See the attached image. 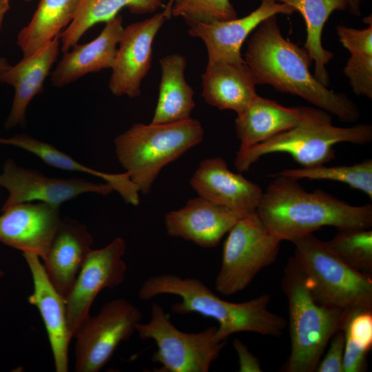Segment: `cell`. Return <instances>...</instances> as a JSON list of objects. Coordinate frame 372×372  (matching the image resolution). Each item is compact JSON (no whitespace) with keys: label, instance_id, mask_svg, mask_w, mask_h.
Masks as SVG:
<instances>
[{"label":"cell","instance_id":"9c48e42d","mask_svg":"<svg viewBox=\"0 0 372 372\" xmlns=\"http://www.w3.org/2000/svg\"><path fill=\"white\" fill-rule=\"evenodd\" d=\"M227 234L215 288L222 295L231 296L276 261L282 241L267 229L256 211L241 217Z\"/></svg>","mask_w":372,"mask_h":372},{"label":"cell","instance_id":"ffe728a7","mask_svg":"<svg viewBox=\"0 0 372 372\" xmlns=\"http://www.w3.org/2000/svg\"><path fill=\"white\" fill-rule=\"evenodd\" d=\"M92 244V236L85 225L70 218L61 220L43 264L50 280L65 300Z\"/></svg>","mask_w":372,"mask_h":372},{"label":"cell","instance_id":"4316f807","mask_svg":"<svg viewBox=\"0 0 372 372\" xmlns=\"http://www.w3.org/2000/svg\"><path fill=\"white\" fill-rule=\"evenodd\" d=\"M166 0H81L71 23L60 34L61 50L69 51L92 26L116 17L123 8L136 14L156 12Z\"/></svg>","mask_w":372,"mask_h":372},{"label":"cell","instance_id":"7c38bea8","mask_svg":"<svg viewBox=\"0 0 372 372\" xmlns=\"http://www.w3.org/2000/svg\"><path fill=\"white\" fill-rule=\"evenodd\" d=\"M0 187L8 192L1 210L14 205L41 202L60 206L86 193L106 196L114 191L108 183H97L81 178L48 177L37 170L18 166L7 160L0 173Z\"/></svg>","mask_w":372,"mask_h":372},{"label":"cell","instance_id":"5b68a950","mask_svg":"<svg viewBox=\"0 0 372 372\" xmlns=\"http://www.w3.org/2000/svg\"><path fill=\"white\" fill-rule=\"evenodd\" d=\"M196 119L161 124L135 123L114 139L118 161L138 192L147 194L161 169L203 139Z\"/></svg>","mask_w":372,"mask_h":372},{"label":"cell","instance_id":"44dd1931","mask_svg":"<svg viewBox=\"0 0 372 372\" xmlns=\"http://www.w3.org/2000/svg\"><path fill=\"white\" fill-rule=\"evenodd\" d=\"M60 43L59 34L0 73V82L12 85L14 90L12 107L5 123L7 129L25 123L27 107L32 99L43 92L45 79L57 59Z\"/></svg>","mask_w":372,"mask_h":372},{"label":"cell","instance_id":"f546056e","mask_svg":"<svg viewBox=\"0 0 372 372\" xmlns=\"http://www.w3.org/2000/svg\"><path fill=\"white\" fill-rule=\"evenodd\" d=\"M276 175H282L298 180L309 179L338 181L361 191L372 199V159H366L351 165L327 167L321 165L311 167L287 169Z\"/></svg>","mask_w":372,"mask_h":372},{"label":"cell","instance_id":"83f0119b","mask_svg":"<svg viewBox=\"0 0 372 372\" xmlns=\"http://www.w3.org/2000/svg\"><path fill=\"white\" fill-rule=\"evenodd\" d=\"M81 0H39L29 23L17 35V43L27 56L60 34L75 17Z\"/></svg>","mask_w":372,"mask_h":372},{"label":"cell","instance_id":"2e32d148","mask_svg":"<svg viewBox=\"0 0 372 372\" xmlns=\"http://www.w3.org/2000/svg\"><path fill=\"white\" fill-rule=\"evenodd\" d=\"M59 207L32 202L1 210L0 242L22 253L36 254L43 260L62 220Z\"/></svg>","mask_w":372,"mask_h":372},{"label":"cell","instance_id":"836d02e7","mask_svg":"<svg viewBox=\"0 0 372 372\" xmlns=\"http://www.w3.org/2000/svg\"><path fill=\"white\" fill-rule=\"evenodd\" d=\"M330 346L324 358L320 361L318 372H342V362L345 342L343 330L337 331L330 340Z\"/></svg>","mask_w":372,"mask_h":372},{"label":"cell","instance_id":"277c9868","mask_svg":"<svg viewBox=\"0 0 372 372\" xmlns=\"http://www.w3.org/2000/svg\"><path fill=\"white\" fill-rule=\"evenodd\" d=\"M281 288L288 301L291 340L282 371L314 372L331 337L343 329L349 309L318 304L293 256L285 266Z\"/></svg>","mask_w":372,"mask_h":372},{"label":"cell","instance_id":"f1b7e54d","mask_svg":"<svg viewBox=\"0 0 372 372\" xmlns=\"http://www.w3.org/2000/svg\"><path fill=\"white\" fill-rule=\"evenodd\" d=\"M366 28L344 25L336 27L342 46L350 52L343 72L353 92L358 96L372 99V23Z\"/></svg>","mask_w":372,"mask_h":372},{"label":"cell","instance_id":"e575fe53","mask_svg":"<svg viewBox=\"0 0 372 372\" xmlns=\"http://www.w3.org/2000/svg\"><path fill=\"white\" fill-rule=\"evenodd\" d=\"M368 352V350L345 336L342 372L365 371L367 367L366 356Z\"/></svg>","mask_w":372,"mask_h":372},{"label":"cell","instance_id":"4dcf8cb0","mask_svg":"<svg viewBox=\"0 0 372 372\" xmlns=\"http://www.w3.org/2000/svg\"><path fill=\"white\" fill-rule=\"evenodd\" d=\"M327 248L353 268L369 275L372 271V231L366 228L338 229L324 241Z\"/></svg>","mask_w":372,"mask_h":372},{"label":"cell","instance_id":"d590c367","mask_svg":"<svg viewBox=\"0 0 372 372\" xmlns=\"http://www.w3.org/2000/svg\"><path fill=\"white\" fill-rule=\"evenodd\" d=\"M233 346L239 359V371H262L259 360L249 351L244 343L238 339L235 338L233 342Z\"/></svg>","mask_w":372,"mask_h":372},{"label":"cell","instance_id":"ba28073f","mask_svg":"<svg viewBox=\"0 0 372 372\" xmlns=\"http://www.w3.org/2000/svg\"><path fill=\"white\" fill-rule=\"evenodd\" d=\"M136 331L141 340L155 342L151 360L160 364L158 372H208L226 343L218 339L216 327L197 333L178 329L157 303L152 304L149 320L138 323Z\"/></svg>","mask_w":372,"mask_h":372},{"label":"cell","instance_id":"52a82bcc","mask_svg":"<svg viewBox=\"0 0 372 372\" xmlns=\"http://www.w3.org/2000/svg\"><path fill=\"white\" fill-rule=\"evenodd\" d=\"M372 141V126L358 124L336 127L332 122L307 123L278 134L258 144L240 147L234 165L238 171H248L262 156L286 153L302 167L325 165L335 158L334 145L340 143L365 145Z\"/></svg>","mask_w":372,"mask_h":372},{"label":"cell","instance_id":"30bf717a","mask_svg":"<svg viewBox=\"0 0 372 372\" xmlns=\"http://www.w3.org/2000/svg\"><path fill=\"white\" fill-rule=\"evenodd\" d=\"M142 318L138 308L124 298L107 302L97 315L90 316L74 337L75 371H99L118 344L132 337Z\"/></svg>","mask_w":372,"mask_h":372},{"label":"cell","instance_id":"d6a6232c","mask_svg":"<svg viewBox=\"0 0 372 372\" xmlns=\"http://www.w3.org/2000/svg\"><path fill=\"white\" fill-rule=\"evenodd\" d=\"M342 330L345 336L369 351L372 347V309H349Z\"/></svg>","mask_w":372,"mask_h":372},{"label":"cell","instance_id":"60d3db41","mask_svg":"<svg viewBox=\"0 0 372 372\" xmlns=\"http://www.w3.org/2000/svg\"><path fill=\"white\" fill-rule=\"evenodd\" d=\"M4 276V272L0 269V278H2Z\"/></svg>","mask_w":372,"mask_h":372},{"label":"cell","instance_id":"4fadbf2b","mask_svg":"<svg viewBox=\"0 0 372 372\" xmlns=\"http://www.w3.org/2000/svg\"><path fill=\"white\" fill-rule=\"evenodd\" d=\"M171 17L164 10L124 28L112 69L108 87L116 96L141 95V85L152 64L154 39Z\"/></svg>","mask_w":372,"mask_h":372},{"label":"cell","instance_id":"6da1fadb","mask_svg":"<svg viewBox=\"0 0 372 372\" xmlns=\"http://www.w3.org/2000/svg\"><path fill=\"white\" fill-rule=\"evenodd\" d=\"M244 59L256 85L296 95L345 123L360 118L358 107L347 95L329 90L311 74L307 50L284 37L276 15L255 29Z\"/></svg>","mask_w":372,"mask_h":372},{"label":"cell","instance_id":"7402d4cb","mask_svg":"<svg viewBox=\"0 0 372 372\" xmlns=\"http://www.w3.org/2000/svg\"><path fill=\"white\" fill-rule=\"evenodd\" d=\"M123 29V17L117 14L105 22L94 40L76 44L72 50L63 53L51 74L52 85L61 87L89 73L112 68Z\"/></svg>","mask_w":372,"mask_h":372},{"label":"cell","instance_id":"484cf974","mask_svg":"<svg viewBox=\"0 0 372 372\" xmlns=\"http://www.w3.org/2000/svg\"><path fill=\"white\" fill-rule=\"evenodd\" d=\"M292 8L303 17L307 37L304 48L314 63V76L322 85L329 84L327 65L333 53L324 48L322 33L324 26L334 11L347 10L346 0H277Z\"/></svg>","mask_w":372,"mask_h":372},{"label":"cell","instance_id":"b9f144b4","mask_svg":"<svg viewBox=\"0 0 372 372\" xmlns=\"http://www.w3.org/2000/svg\"><path fill=\"white\" fill-rule=\"evenodd\" d=\"M23 1H25V2H30L32 1V0H23Z\"/></svg>","mask_w":372,"mask_h":372},{"label":"cell","instance_id":"ab89813d","mask_svg":"<svg viewBox=\"0 0 372 372\" xmlns=\"http://www.w3.org/2000/svg\"><path fill=\"white\" fill-rule=\"evenodd\" d=\"M10 66L11 65L9 64L5 58L0 57V73L8 70Z\"/></svg>","mask_w":372,"mask_h":372},{"label":"cell","instance_id":"d6986e66","mask_svg":"<svg viewBox=\"0 0 372 372\" xmlns=\"http://www.w3.org/2000/svg\"><path fill=\"white\" fill-rule=\"evenodd\" d=\"M33 281V291L28 297L43 320L50 344L56 372L68 371V350L72 338L65 299L50 280L41 258L32 253H23Z\"/></svg>","mask_w":372,"mask_h":372},{"label":"cell","instance_id":"f35d334b","mask_svg":"<svg viewBox=\"0 0 372 372\" xmlns=\"http://www.w3.org/2000/svg\"><path fill=\"white\" fill-rule=\"evenodd\" d=\"M180 0H169L168 3L165 6V10L167 12V14L172 17V10L173 8V6L178 2H179Z\"/></svg>","mask_w":372,"mask_h":372},{"label":"cell","instance_id":"d4e9b609","mask_svg":"<svg viewBox=\"0 0 372 372\" xmlns=\"http://www.w3.org/2000/svg\"><path fill=\"white\" fill-rule=\"evenodd\" d=\"M0 145H12L23 149L39 158L45 164L62 170L88 174L103 179L110 185L124 200L133 205L139 203L138 190L127 172L109 174L90 168L50 143L39 141L25 134L9 138L0 137Z\"/></svg>","mask_w":372,"mask_h":372},{"label":"cell","instance_id":"8d00e7d4","mask_svg":"<svg viewBox=\"0 0 372 372\" xmlns=\"http://www.w3.org/2000/svg\"><path fill=\"white\" fill-rule=\"evenodd\" d=\"M347 10L352 15L359 17L361 15V4L362 0H346Z\"/></svg>","mask_w":372,"mask_h":372},{"label":"cell","instance_id":"74e56055","mask_svg":"<svg viewBox=\"0 0 372 372\" xmlns=\"http://www.w3.org/2000/svg\"><path fill=\"white\" fill-rule=\"evenodd\" d=\"M10 0H0V30L5 14L10 9Z\"/></svg>","mask_w":372,"mask_h":372},{"label":"cell","instance_id":"e0dca14e","mask_svg":"<svg viewBox=\"0 0 372 372\" xmlns=\"http://www.w3.org/2000/svg\"><path fill=\"white\" fill-rule=\"evenodd\" d=\"M243 216L199 196L166 214L164 223L169 236L181 238L200 247L213 248Z\"/></svg>","mask_w":372,"mask_h":372},{"label":"cell","instance_id":"ac0fdd59","mask_svg":"<svg viewBox=\"0 0 372 372\" xmlns=\"http://www.w3.org/2000/svg\"><path fill=\"white\" fill-rule=\"evenodd\" d=\"M190 183L199 196L242 215L256 211L263 193L258 185L230 171L220 157L201 161Z\"/></svg>","mask_w":372,"mask_h":372},{"label":"cell","instance_id":"7a4b0ae2","mask_svg":"<svg viewBox=\"0 0 372 372\" xmlns=\"http://www.w3.org/2000/svg\"><path fill=\"white\" fill-rule=\"evenodd\" d=\"M263 192L256 213L281 241L294 240L326 226L371 228L372 205H351L321 189L307 192L298 180L282 175Z\"/></svg>","mask_w":372,"mask_h":372},{"label":"cell","instance_id":"8fae6325","mask_svg":"<svg viewBox=\"0 0 372 372\" xmlns=\"http://www.w3.org/2000/svg\"><path fill=\"white\" fill-rule=\"evenodd\" d=\"M125 240L116 237L105 247L91 249L65 298L68 328L73 338L90 316V307L99 293L121 285L127 265L123 260Z\"/></svg>","mask_w":372,"mask_h":372},{"label":"cell","instance_id":"5bb4252c","mask_svg":"<svg viewBox=\"0 0 372 372\" xmlns=\"http://www.w3.org/2000/svg\"><path fill=\"white\" fill-rule=\"evenodd\" d=\"M295 10L277 0H261L260 6L242 18L210 22L187 21L188 33L200 39L207 51V63L219 60L242 61L241 47L247 37L266 19Z\"/></svg>","mask_w":372,"mask_h":372},{"label":"cell","instance_id":"8992f818","mask_svg":"<svg viewBox=\"0 0 372 372\" xmlns=\"http://www.w3.org/2000/svg\"><path fill=\"white\" fill-rule=\"evenodd\" d=\"M293 258L314 300L340 309H372V279L347 265L313 234L294 240Z\"/></svg>","mask_w":372,"mask_h":372},{"label":"cell","instance_id":"cb8c5ba5","mask_svg":"<svg viewBox=\"0 0 372 372\" xmlns=\"http://www.w3.org/2000/svg\"><path fill=\"white\" fill-rule=\"evenodd\" d=\"M159 63L161 78L151 123H168L191 118L195 107L194 92L185 78L186 58L180 54H171L162 57Z\"/></svg>","mask_w":372,"mask_h":372},{"label":"cell","instance_id":"1f68e13d","mask_svg":"<svg viewBox=\"0 0 372 372\" xmlns=\"http://www.w3.org/2000/svg\"><path fill=\"white\" fill-rule=\"evenodd\" d=\"M172 15L186 22L223 21L238 17L229 0H180L173 6Z\"/></svg>","mask_w":372,"mask_h":372},{"label":"cell","instance_id":"9a60e30c","mask_svg":"<svg viewBox=\"0 0 372 372\" xmlns=\"http://www.w3.org/2000/svg\"><path fill=\"white\" fill-rule=\"evenodd\" d=\"M316 121L332 122L328 112L312 107H289L258 94L235 120L240 147L258 144L300 125Z\"/></svg>","mask_w":372,"mask_h":372},{"label":"cell","instance_id":"603a6c76","mask_svg":"<svg viewBox=\"0 0 372 372\" xmlns=\"http://www.w3.org/2000/svg\"><path fill=\"white\" fill-rule=\"evenodd\" d=\"M256 83L245 59L207 63L202 75V96L220 110L240 112L257 95Z\"/></svg>","mask_w":372,"mask_h":372},{"label":"cell","instance_id":"3957f363","mask_svg":"<svg viewBox=\"0 0 372 372\" xmlns=\"http://www.w3.org/2000/svg\"><path fill=\"white\" fill-rule=\"evenodd\" d=\"M161 294L181 298L172 305L174 313H196L216 320V336L220 341L239 332L280 337L287 326L285 318L269 311V294L244 302H231L219 298L198 279L165 273L147 279L140 287L138 298L149 300Z\"/></svg>","mask_w":372,"mask_h":372}]
</instances>
